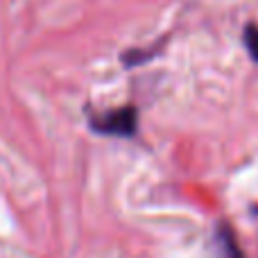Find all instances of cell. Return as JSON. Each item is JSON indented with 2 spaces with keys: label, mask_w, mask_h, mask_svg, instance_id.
Returning <instances> with one entry per match:
<instances>
[{
  "label": "cell",
  "mask_w": 258,
  "mask_h": 258,
  "mask_svg": "<svg viewBox=\"0 0 258 258\" xmlns=\"http://www.w3.org/2000/svg\"><path fill=\"white\" fill-rule=\"evenodd\" d=\"M138 118L134 107L116 109V111L102 113V116H91V127L107 136H134L136 134Z\"/></svg>",
  "instance_id": "6da1fadb"
},
{
  "label": "cell",
  "mask_w": 258,
  "mask_h": 258,
  "mask_svg": "<svg viewBox=\"0 0 258 258\" xmlns=\"http://www.w3.org/2000/svg\"><path fill=\"white\" fill-rule=\"evenodd\" d=\"M245 45L249 50V54L258 61V27L256 25H247L245 27Z\"/></svg>",
  "instance_id": "7a4b0ae2"
}]
</instances>
